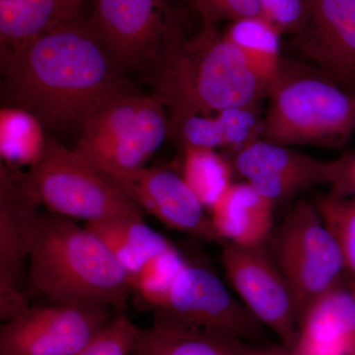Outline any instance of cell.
Listing matches in <instances>:
<instances>
[{
	"instance_id": "obj_30",
	"label": "cell",
	"mask_w": 355,
	"mask_h": 355,
	"mask_svg": "<svg viewBox=\"0 0 355 355\" xmlns=\"http://www.w3.org/2000/svg\"><path fill=\"white\" fill-rule=\"evenodd\" d=\"M328 186L336 197H355V151L328 161Z\"/></svg>"
},
{
	"instance_id": "obj_4",
	"label": "cell",
	"mask_w": 355,
	"mask_h": 355,
	"mask_svg": "<svg viewBox=\"0 0 355 355\" xmlns=\"http://www.w3.org/2000/svg\"><path fill=\"white\" fill-rule=\"evenodd\" d=\"M261 139L284 146L340 148L355 132V95L330 76L284 69L268 91Z\"/></svg>"
},
{
	"instance_id": "obj_18",
	"label": "cell",
	"mask_w": 355,
	"mask_h": 355,
	"mask_svg": "<svg viewBox=\"0 0 355 355\" xmlns=\"http://www.w3.org/2000/svg\"><path fill=\"white\" fill-rule=\"evenodd\" d=\"M250 350L232 336L155 316L153 326L139 328L132 355H246Z\"/></svg>"
},
{
	"instance_id": "obj_32",
	"label": "cell",
	"mask_w": 355,
	"mask_h": 355,
	"mask_svg": "<svg viewBox=\"0 0 355 355\" xmlns=\"http://www.w3.org/2000/svg\"><path fill=\"white\" fill-rule=\"evenodd\" d=\"M246 355H280L275 354H266V352H256V350H250ZM291 355V354H289Z\"/></svg>"
},
{
	"instance_id": "obj_7",
	"label": "cell",
	"mask_w": 355,
	"mask_h": 355,
	"mask_svg": "<svg viewBox=\"0 0 355 355\" xmlns=\"http://www.w3.org/2000/svg\"><path fill=\"white\" fill-rule=\"evenodd\" d=\"M268 241L293 294L300 326L311 306L340 284L342 252L314 202L305 200L292 207Z\"/></svg>"
},
{
	"instance_id": "obj_16",
	"label": "cell",
	"mask_w": 355,
	"mask_h": 355,
	"mask_svg": "<svg viewBox=\"0 0 355 355\" xmlns=\"http://www.w3.org/2000/svg\"><path fill=\"white\" fill-rule=\"evenodd\" d=\"M291 355H355V296L338 284L311 306Z\"/></svg>"
},
{
	"instance_id": "obj_11",
	"label": "cell",
	"mask_w": 355,
	"mask_h": 355,
	"mask_svg": "<svg viewBox=\"0 0 355 355\" xmlns=\"http://www.w3.org/2000/svg\"><path fill=\"white\" fill-rule=\"evenodd\" d=\"M116 313L83 303L30 307L2 324L0 355H72Z\"/></svg>"
},
{
	"instance_id": "obj_2",
	"label": "cell",
	"mask_w": 355,
	"mask_h": 355,
	"mask_svg": "<svg viewBox=\"0 0 355 355\" xmlns=\"http://www.w3.org/2000/svg\"><path fill=\"white\" fill-rule=\"evenodd\" d=\"M29 218L27 288L50 304L83 303L123 312L130 275L94 233L73 219L40 209Z\"/></svg>"
},
{
	"instance_id": "obj_31",
	"label": "cell",
	"mask_w": 355,
	"mask_h": 355,
	"mask_svg": "<svg viewBox=\"0 0 355 355\" xmlns=\"http://www.w3.org/2000/svg\"><path fill=\"white\" fill-rule=\"evenodd\" d=\"M57 2L62 19L67 20L79 15L83 0H57Z\"/></svg>"
},
{
	"instance_id": "obj_9",
	"label": "cell",
	"mask_w": 355,
	"mask_h": 355,
	"mask_svg": "<svg viewBox=\"0 0 355 355\" xmlns=\"http://www.w3.org/2000/svg\"><path fill=\"white\" fill-rule=\"evenodd\" d=\"M153 308L155 316L218 331L241 342L260 343L266 338V327L203 266L187 263Z\"/></svg>"
},
{
	"instance_id": "obj_29",
	"label": "cell",
	"mask_w": 355,
	"mask_h": 355,
	"mask_svg": "<svg viewBox=\"0 0 355 355\" xmlns=\"http://www.w3.org/2000/svg\"><path fill=\"white\" fill-rule=\"evenodd\" d=\"M191 6L202 16V22H231L261 15L258 0H190Z\"/></svg>"
},
{
	"instance_id": "obj_21",
	"label": "cell",
	"mask_w": 355,
	"mask_h": 355,
	"mask_svg": "<svg viewBox=\"0 0 355 355\" xmlns=\"http://www.w3.org/2000/svg\"><path fill=\"white\" fill-rule=\"evenodd\" d=\"M62 21L57 0H0V53L21 50Z\"/></svg>"
},
{
	"instance_id": "obj_13",
	"label": "cell",
	"mask_w": 355,
	"mask_h": 355,
	"mask_svg": "<svg viewBox=\"0 0 355 355\" xmlns=\"http://www.w3.org/2000/svg\"><path fill=\"white\" fill-rule=\"evenodd\" d=\"M99 172L142 211L146 210L168 227L209 241L219 240L205 207L183 176L164 168L146 166Z\"/></svg>"
},
{
	"instance_id": "obj_14",
	"label": "cell",
	"mask_w": 355,
	"mask_h": 355,
	"mask_svg": "<svg viewBox=\"0 0 355 355\" xmlns=\"http://www.w3.org/2000/svg\"><path fill=\"white\" fill-rule=\"evenodd\" d=\"M234 167L261 195L277 202L315 186H328V161L263 139L237 151Z\"/></svg>"
},
{
	"instance_id": "obj_17",
	"label": "cell",
	"mask_w": 355,
	"mask_h": 355,
	"mask_svg": "<svg viewBox=\"0 0 355 355\" xmlns=\"http://www.w3.org/2000/svg\"><path fill=\"white\" fill-rule=\"evenodd\" d=\"M275 205L248 182L233 183L210 209V218L219 240L237 246H260L272 234Z\"/></svg>"
},
{
	"instance_id": "obj_5",
	"label": "cell",
	"mask_w": 355,
	"mask_h": 355,
	"mask_svg": "<svg viewBox=\"0 0 355 355\" xmlns=\"http://www.w3.org/2000/svg\"><path fill=\"white\" fill-rule=\"evenodd\" d=\"M25 178L37 202L60 216L86 222L144 218L125 193L53 137H48L43 156Z\"/></svg>"
},
{
	"instance_id": "obj_3",
	"label": "cell",
	"mask_w": 355,
	"mask_h": 355,
	"mask_svg": "<svg viewBox=\"0 0 355 355\" xmlns=\"http://www.w3.org/2000/svg\"><path fill=\"white\" fill-rule=\"evenodd\" d=\"M150 70L153 95L169 110V123L193 114L258 106L268 96V86L214 23L202 22L190 39L179 35Z\"/></svg>"
},
{
	"instance_id": "obj_20",
	"label": "cell",
	"mask_w": 355,
	"mask_h": 355,
	"mask_svg": "<svg viewBox=\"0 0 355 355\" xmlns=\"http://www.w3.org/2000/svg\"><path fill=\"white\" fill-rule=\"evenodd\" d=\"M85 227L102 240L128 275L173 246L164 236L144 223V218L86 222Z\"/></svg>"
},
{
	"instance_id": "obj_6",
	"label": "cell",
	"mask_w": 355,
	"mask_h": 355,
	"mask_svg": "<svg viewBox=\"0 0 355 355\" xmlns=\"http://www.w3.org/2000/svg\"><path fill=\"white\" fill-rule=\"evenodd\" d=\"M169 135V119L156 96L130 93L98 109L84 123L73 150L98 171L146 166Z\"/></svg>"
},
{
	"instance_id": "obj_23",
	"label": "cell",
	"mask_w": 355,
	"mask_h": 355,
	"mask_svg": "<svg viewBox=\"0 0 355 355\" xmlns=\"http://www.w3.org/2000/svg\"><path fill=\"white\" fill-rule=\"evenodd\" d=\"M44 125L24 110L4 106L0 111V154L12 168L32 166L43 156L46 146Z\"/></svg>"
},
{
	"instance_id": "obj_12",
	"label": "cell",
	"mask_w": 355,
	"mask_h": 355,
	"mask_svg": "<svg viewBox=\"0 0 355 355\" xmlns=\"http://www.w3.org/2000/svg\"><path fill=\"white\" fill-rule=\"evenodd\" d=\"M40 203L26 183L25 173L0 166V319L29 309L27 292L30 258L29 218Z\"/></svg>"
},
{
	"instance_id": "obj_15",
	"label": "cell",
	"mask_w": 355,
	"mask_h": 355,
	"mask_svg": "<svg viewBox=\"0 0 355 355\" xmlns=\"http://www.w3.org/2000/svg\"><path fill=\"white\" fill-rule=\"evenodd\" d=\"M295 43L327 76L355 83V0H310L309 14Z\"/></svg>"
},
{
	"instance_id": "obj_19",
	"label": "cell",
	"mask_w": 355,
	"mask_h": 355,
	"mask_svg": "<svg viewBox=\"0 0 355 355\" xmlns=\"http://www.w3.org/2000/svg\"><path fill=\"white\" fill-rule=\"evenodd\" d=\"M261 121L258 106L224 110L216 116L193 114L169 123V135H175L183 144L216 149L235 147L242 149L261 135Z\"/></svg>"
},
{
	"instance_id": "obj_24",
	"label": "cell",
	"mask_w": 355,
	"mask_h": 355,
	"mask_svg": "<svg viewBox=\"0 0 355 355\" xmlns=\"http://www.w3.org/2000/svg\"><path fill=\"white\" fill-rule=\"evenodd\" d=\"M232 168L214 149L184 146L183 178L205 209H211L232 184Z\"/></svg>"
},
{
	"instance_id": "obj_28",
	"label": "cell",
	"mask_w": 355,
	"mask_h": 355,
	"mask_svg": "<svg viewBox=\"0 0 355 355\" xmlns=\"http://www.w3.org/2000/svg\"><path fill=\"white\" fill-rule=\"evenodd\" d=\"M261 15L282 35L297 34L307 21L310 0H258Z\"/></svg>"
},
{
	"instance_id": "obj_10",
	"label": "cell",
	"mask_w": 355,
	"mask_h": 355,
	"mask_svg": "<svg viewBox=\"0 0 355 355\" xmlns=\"http://www.w3.org/2000/svg\"><path fill=\"white\" fill-rule=\"evenodd\" d=\"M266 245L242 247L228 243L222 251V263L242 302L291 352L299 334L297 307Z\"/></svg>"
},
{
	"instance_id": "obj_22",
	"label": "cell",
	"mask_w": 355,
	"mask_h": 355,
	"mask_svg": "<svg viewBox=\"0 0 355 355\" xmlns=\"http://www.w3.org/2000/svg\"><path fill=\"white\" fill-rule=\"evenodd\" d=\"M224 36L241 51L250 67L270 88L282 65V34L279 29L258 15L231 23Z\"/></svg>"
},
{
	"instance_id": "obj_1",
	"label": "cell",
	"mask_w": 355,
	"mask_h": 355,
	"mask_svg": "<svg viewBox=\"0 0 355 355\" xmlns=\"http://www.w3.org/2000/svg\"><path fill=\"white\" fill-rule=\"evenodd\" d=\"M0 57L4 106L32 114L49 130H81L98 109L135 93L80 15Z\"/></svg>"
},
{
	"instance_id": "obj_25",
	"label": "cell",
	"mask_w": 355,
	"mask_h": 355,
	"mask_svg": "<svg viewBox=\"0 0 355 355\" xmlns=\"http://www.w3.org/2000/svg\"><path fill=\"white\" fill-rule=\"evenodd\" d=\"M322 220L334 235L349 273V288L355 296V197L319 196L314 202Z\"/></svg>"
},
{
	"instance_id": "obj_8",
	"label": "cell",
	"mask_w": 355,
	"mask_h": 355,
	"mask_svg": "<svg viewBox=\"0 0 355 355\" xmlns=\"http://www.w3.org/2000/svg\"><path fill=\"white\" fill-rule=\"evenodd\" d=\"M87 23L123 72L153 67L166 46L184 33L169 0H94Z\"/></svg>"
},
{
	"instance_id": "obj_27",
	"label": "cell",
	"mask_w": 355,
	"mask_h": 355,
	"mask_svg": "<svg viewBox=\"0 0 355 355\" xmlns=\"http://www.w3.org/2000/svg\"><path fill=\"white\" fill-rule=\"evenodd\" d=\"M139 328L118 312L80 349L72 355H132Z\"/></svg>"
},
{
	"instance_id": "obj_26",
	"label": "cell",
	"mask_w": 355,
	"mask_h": 355,
	"mask_svg": "<svg viewBox=\"0 0 355 355\" xmlns=\"http://www.w3.org/2000/svg\"><path fill=\"white\" fill-rule=\"evenodd\" d=\"M187 263L173 245L144 263L139 272L130 275L132 291L153 307L169 291Z\"/></svg>"
}]
</instances>
